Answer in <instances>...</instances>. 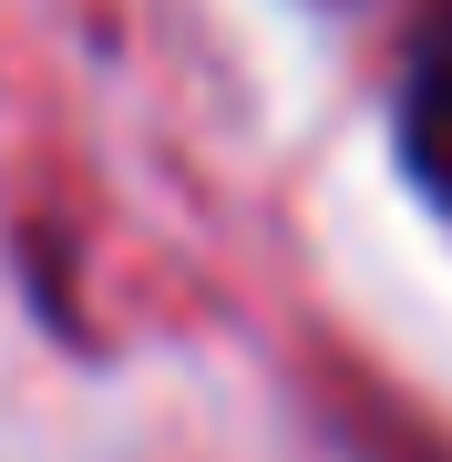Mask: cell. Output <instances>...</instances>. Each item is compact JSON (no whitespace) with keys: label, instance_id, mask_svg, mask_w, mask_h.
I'll list each match as a JSON object with an SVG mask.
<instances>
[{"label":"cell","instance_id":"cell-1","mask_svg":"<svg viewBox=\"0 0 452 462\" xmlns=\"http://www.w3.org/2000/svg\"><path fill=\"white\" fill-rule=\"evenodd\" d=\"M401 134H411V165L452 196V21L432 32V51L411 62V103H401Z\"/></svg>","mask_w":452,"mask_h":462}]
</instances>
